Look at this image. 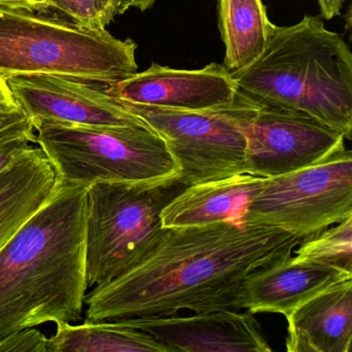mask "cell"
<instances>
[{"label":"cell","instance_id":"obj_26","mask_svg":"<svg viewBox=\"0 0 352 352\" xmlns=\"http://www.w3.org/2000/svg\"><path fill=\"white\" fill-rule=\"evenodd\" d=\"M0 104H18L12 96L7 78L0 75Z\"/></svg>","mask_w":352,"mask_h":352},{"label":"cell","instance_id":"obj_7","mask_svg":"<svg viewBox=\"0 0 352 352\" xmlns=\"http://www.w3.org/2000/svg\"><path fill=\"white\" fill-rule=\"evenodd\" d=\"M352 217V155L345 145L320 162L265 179L234 220L280 228L302 241Z\"/></svg>","mask_w":352,"mask_h":352},{"label":"cell","instance_id":"obj_27","mask_svg":"<svg viewBox=\"0 0 352 352\" xmlns=\"http://www.w3.org/2000/svg\"><path fill=\"white\" fill-rule=\"evenodd\" d=\"M0 7L23 8L32 10V0H0Z\"/></svg>","mask_w":352,"mask_h":352},{"label":"cell","instance_id":"obj_5","mask_svg":"<svg viewBox=\"0 0 352 352\" xmlns=\"http://www.w3.org/2000/svg\"><path fill=\"white\" fill-rule=\"evenodd\" d=\"M36 145L61 184L152 181L180 175L164 140L148 125H76L32 120Z\"/></svg>","mask_w":352,"mask_h":352},{"label":"cell","instance_id":"obj_4","mask_svg":"<svg viewBox=\"0 0 352 352\" xmlns=\"http://www.w3.org/2000/svg\"><path fill=\"white\" fill-rule=\"evenodd\" d=\"M138 45L23 8L0 7V75H56L110 85L138 73Z\"/></svg>","mask_w":352,"mask_h":352},{"label":"cell","instance_id":"obj_2","mask_svg":"<svg viewBox=\"0 0 352 352\" xmlns=\"http://www.w3.org/2000/svg\"><path fill=\"white\" fill-rule=\"evenodd\" d=\"M87 187L59 184L0 250V339L83 319Z\"/></svg>","mask_w":352,"mask_h":352},{"label":"cell","instance_id":"obj_1","mask_svg":"<svg viewBox=\"0 0 352 352\" xmlns=\"http://www.w3.org/2000/svg\"><path fill=\"white\" fill-rule=\"evenodd\" d=\"M302 242L280 228L232 220L166 228L135 265L86 294L85 321L242 310L247 279L292 256Z\"/></svg>","mask_w":352,"mask_h":352},{"label":"cell","instance_id":"obj_15","mask_svg":"<svg viewBox=\"0 0 352 352\" xmlns=\"http://www.w3.org/2000/svg\"><path fill=\"white\" fill-rule=\"evenodd\" d=\"M54 166L38 146H32L0 173V250L58 188Z\"/></svg>","mask_w":352,"mask_h":352},{"label":"cell","instance_id":"obj_13","mask_svg":"<svg viewBox=\"0 0 352 352\" xmlns=\"http://www.w3.org/2000/svg\"><path fill=\"white\" fill-rule=\"evenodd\" d=\"M351 272L292 256L253 273L244 287V309L249 312L289 314L302 302L339 282Z\"/></svg>","mask_w":352,"mask_h":352},{"label":"cell","instance_id":"obj_3","mask_svg":"<svg viewBox=\"0 0 352 352\" xmlns=\"http://www.w3.org/2000/svg\"><path fill=\"white\" fill-rule=\"evenodd\" d=\"M232 76L246 98L310 115L351 140L352 53L321 18L274 26L261 56Z\"/></svg>","mask_w":352,"mask_h":352},{"label":"cell","instance_id":"obj_10","mask_svg":"<svg viewBox=\"0 0 352 352\" xmlns=\"http://www.w3.org/2000/svg\"><path fill=\"white\" fill-rule=\"evenodd\" d=\"M14 100L32 120L76 125H147L106 85L56 75L8 79Z\"/></svg>","mask_w":352,"mask_h":352},{"label":"cell","instance_id":"obj_16","mask_svg":"<svg viewBox=\"0 0 352 352\" xmlns=\"http://www.w3.org/2000/svg\"><path fill=\"white\" fill-rule=\"evenodd\" d=\"M265 179L243 173L187 186L162 210V226L193 228L234 221L243 208L258 192Z\"/></svg>","mask_w":352,"mask_h":352},{"label":"cell","instance_id":"obj_8","mask_svg":"<svg viewBox=\"0 0 352 352\" xmlns=\"http://www.w3.org/2000/svg\"><path fill=\"white\" fill-rule=\"evenodd\" d=\"M246 141L245 173L272 178L312 166L345 145L335 129L298 111L259 104L238 91L221 109Z\"/></svg>","mask_w":352,"mask_h":352},{"label":"cell","instance_id":"obj_24","mask_svg":"<svg viewBox=\"0 0 352 352\" xmlns=\"http://www.w3.org/2000/svg\"><path fill=\"white\" fill-rule=\"evenodd\" d=\"M156 0H113V13L115 17L122 15L129 9H138L144 12L151 9Z\"/></svg>","mask_w":352,"mask_h":352},{"label":"cell","instance_id":"obj_20","mask_svg":"<svg viewBox=\"0 0 352 352\" xmlns=\"http://www.w3.org/2000/svg\"><path fill=\"white\" fill-rule=\"evenodd\" d=\"M32 10L56 12L83 28L107 30L114 20L113 0H32Z\"/></svg>","mask_w":352,"mask_h":352},{"label":"cell","instance_id":"obj_6","mask_svg":"<svg viewBox=\"0 0 352 352\" xmlns=\"http://www.w3.org/2000/svg\"><path fill=\"white\" fill-rule=\"evenodd\" d=\"M187 186L177 175L160 180L96 182L87 187L88 288L114 279L152 248L166 230L162 210Z\"/></svg>","mask_w":352,"mask_h":352},{"label":"cell","instance_id":"obj_17","mask_svg":"<svg viewBox=\"0 0 352 352\" xmlns=\"http://www.w3.org/2000/svg\"><path fill=\"white\" fill-rule=\"evenodd\" d=\"M224 67L232 73L245 69L265 51L274 24L263 0H218Z\"/></svg>","mask_w":352,"mask_h":352},{"label":"cell","instance_id":"obj_14","mask_svg":"<svg viewBox=\"0 0 352 352\" xmlns=\"http://www.w3.org/2000/svg\"><path fill=\"white\" fill-rule=\"evenodd\" d=\"M287 319L288 352H349L352 340V278L296 307Z\"/></svg>","mask_w":352,"mask_h":352},{"label":"cell","instance_id":"obj_9","mask_svg":"<svg viewBox=\"0 0 352 352\" xmlns=\"http://www.w3.org/2000/svg\"><path fill=\"white\" fill-rule=\"evenodd\" d=\"M120 102L164 140L188 186L245 173L246 141L221 111L162 110Z\"/></svg>","mask_w":352,"mask_h":352},{"label":"cell","instance_id":"obj_22","mask_svg":"<svg viewBox=\"0 0 352 352\" xmlns=\"http://www.w3.org/2000/svg\"><path fill=\"white\" fill-rule=\"evenodd\" d=\"M0 352H50L49 338L40 329L28 327L0 339Z\"/></svg>","mask_w":352,"mask_h":352},{"label":"cell","instance_id":"obj_11","mask_svg":"<svg viewBox=\"0 0 352 352\" xmlns=\"http://www.w3.org/2000/svg\"><path fill=\"white\" fill-rule=\"evenodd\" d=\"M106 89L129 104L188 112L221 110L234 102L239 91L232 73L216 63L199 69L153 63L142 73L106 85Z\"/></svg>","mask_w":352,"mask_h":352},{"label":"cell","instance_id":"obj_21","mask_svg":"<svg viewBox=\"0 0 352 352\" xmlns=\"http://www.w3.org/2000/svg\"><path fill=\"white\" fill-rule=\"evenodd\" d=\"M36 144V131L32 119L0 131V173L11 166Z\"/></svg>","mask_w":352,"mask_h":352},{"label":"cell","instance_id":"obj_25","mask_svg":"<svg viewBox=\"0 0 352 352\" xmlns=\"http://www.w3.org/2000/svg\"><path fill=\"white\" fill-rule=\"evenodd\" d=\"M346 0H318L321 17L325 20H331L341 13L342 7Z\"/></svg>","mask_w":352,"mask_h":352},{"label":"cell","instance_id":"obj_23","mask_svg":"<svg viewBox=\"0 0 352 352\" xmlns=\"http://www.w3.org/2000/svg\"><path fill=\"white\" fill-rule=\"evenodd\" d=\"M30 118L18 104H0V131Z\"/></svg>","mask_w":352,"mask_h":352},{"label":"cell","instance_id":"obj_18","mask_svg":"<svg viewBox=\"0 0 352 352\" xmlns=\"http://www.w3.org/2000/svg\"><path fill=\"white\" fill-rule=\"evenodd\" d=\"M49 338L50 352H170L149 333L119 321L60 323Z\"/></svg>","mask_w":352,"mask_h":352},{"label":"cell","instance_id":"obj_19","mask_svg":"<svg viewBox=\"0 0 352 352\" xmlns=\"http://www.w3.org/2000/svg\"><path fill=\"white\" fill-rule=\"evenodd\" d=\"M292 257L352 273V217L333 224L302 241Z\"/></svg>","mask_w":352,"mask_h":352},{"label":"cell","instance_id":"obj_12","mask_svg":"<svg viewBox=\"0 0 352 352\" xmlns=\"http://www.w3.org/2000/svg\"><path fill=\"white\" fill-rule=\"evenodd\" d=\"M149 333L170 352H269L261 324L251 312L236 310L195 313L192 316L119 321Z\"/></svg>","mask_w":352,"mask_h":352}]
</instances>
